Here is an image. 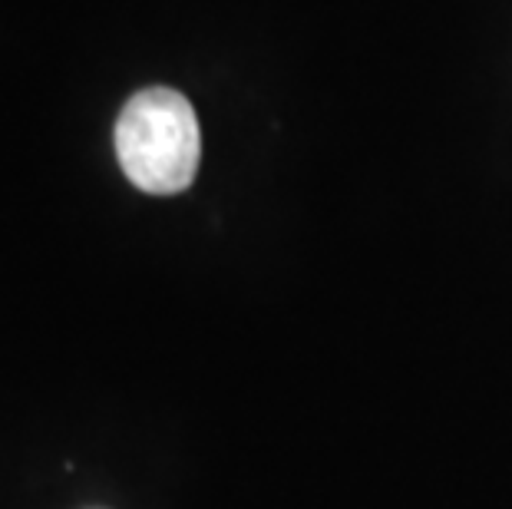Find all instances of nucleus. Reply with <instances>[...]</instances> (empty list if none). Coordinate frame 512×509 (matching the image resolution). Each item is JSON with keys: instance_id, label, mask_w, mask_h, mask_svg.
<instances>
[{"instance_id": "obj_1", "label": "nucleus", "mask_w": 512, "mask_h": 509, "mask_svg": "<svg viewBox=\"0 0 512 509\" xmlns=\"http://www.w3.org/2000/svg\"><path fill=\"white\" fill-rule=\"evenodd\" d=\"M116 156L126 179L149 196H176L189 189L202 159L192 103L166 86L136 93L119 113Z\"/></svg>"}]
</instances>
